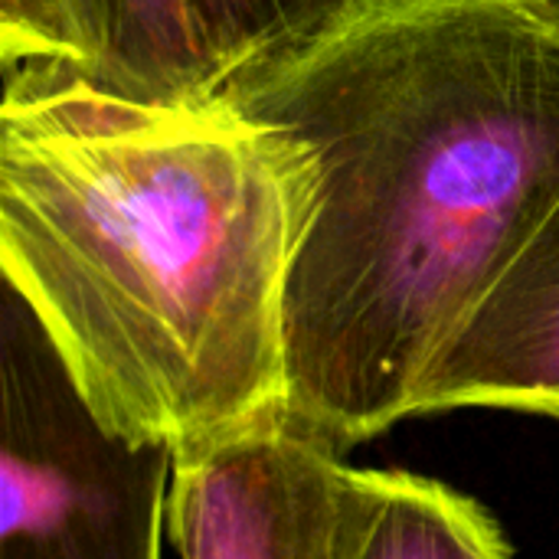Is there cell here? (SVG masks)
Here are the masks:
<instances>
[{
  "mask_svg": "<svg viewBox=\"0 0 559 559\" xmlns=\"http://www.w3.org/2000/svg\"><path fill=\"white\" fill-rule=\"evenodd\" d=\"M311 160L282 409L347 449L419 383L559 197V29L527 0H350L219 85Z\"/></svg>",
  "mask_w": 559,
  "mask_h": 559,
  "instance_id": "cell-1",
  "label": "cell"
},
{
  "mask_svg": "<svg viewBox=\"0 0 559 559\" xmlns=\"http://www.w3.org/2000/svg\"><path fill=\"white\" fill-rule=\"evenodd\" d=\"M305 147L223 88L141 98L13 66L0 108L3 285L115 429L177 449L282 406Z\"/></svg>",
  "mask_w": 559,
  "mask_h": 559,
  "instance_id": "cell-2",
  "label": "cell"
},
{
  "mask_svg": "<svg viewBox=\"0 0 559 559\" xmlns=\"http://www.w3.org/2000/svg\"><path fill=\"white\" fill-rule=\"evenodd\" d=\"M174 455L98 416L3 285L0 559H160Z\"/></svg>",
  "mask_w": 559,
  "mask_h": 559,
  "instance_id": "cell-3",
  "label": "cell"
},
{
  "mask_svg": "<svg viewBox=\"0 0 559 559\" xmlns=\"http://www.w3.org/2000/svg\"><path fill=\"white\" fill-rule=\"evenodd\" d=\"M282 406L177 449L167 534L180 559H354L380 472Z\"/></svg>",
  "mask_w": 559,
  "mask_h": 559,
  "instance_id": "cell-4",
  "label": "cell"
},
{
  "mask_svg": "<svg viewBox=\"0 0 559 559\" xmlns=\"http://www.w3.org/2000/svg\"><path fill=\"white\" fill-rule=\"evenodd\" d=\"M445 409L559 419V197L429 364L416 413Z\"/></svg>",
  "mask_w": 559,
  "mask_h": 559,
  "instance_id": "cell-5",
  "label": "cell"
},
{
  "mask_svg": "<svg viewBox=\"0 0 559 559\" xmlns=\"http://www.w3.org/2000/svg\"><path fill=\"white\" fill-rule=\"evenodd\" d=\"M354 559H511V547L472 498L419 475L380 472L377 508Z\"/></svg>",
  "mask_w": 559,
  "mask_h": 559,
  "instance_id": "cell-6",
  "label": "cell"
},
{
  "mask_svg": "<svg viewBox=\"0 0 559 559\" xmlns=\"http://www.w3.org/2000/svg\"><path fill=\"white\" fill-rule=\"evenodd\" d=\"M105 85L141 98L216 92L187 0H111V62Z\"/></svg>",
  "mask_w": 559,
  "mask_h": 559,
  "instance_id": "cell-7",
  "label": "cell"
},
{
  "mask_svg": "<svg viewBox=\"0 0 559 559\" xmlns=\"http://www.w3.org/2000/svg\"><path fill=\"white\" fill-rule=\"evenodd\" d=\"M3 69L49 66L105 82L111 0H0Z\"/></svg>",
  "mask_w": 559,
  "mask_h": 559,
  "instance_id": "cell-8",
  "label": "cell"
},
{
  "mask_svg": "<svg viewBox=\"0 0 559 559\" xmlns=\"http://www.w3.org/2000/svg\"><path fill=\"white\" fill-rule=\"evenodd\" d=\"M350 0H187L213 88L242 66L308 36Z\"/></svg>",
  "mask_w": 559,
  "mask_h": 559,
  "instance_id": "cell-9",
  "label": "cell"
},
{
  "mask_svg": "<svg viewBox=\"0 0 559 559\" xmlns=\"http://www.w3.org/2000/svg\"><path fill=\"white\" fill-rule=\"evenodd\" d=\"M527 3H531L544 20H550V23L559 29V0H527Z\"/></svg>",
  "mask_w": 559,
  "mask_h": 559,
  "instance_id": "cell-10",
  "label": "cell"
}]
</instances>
